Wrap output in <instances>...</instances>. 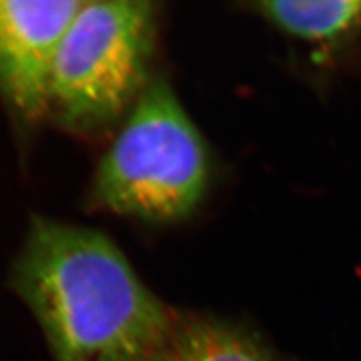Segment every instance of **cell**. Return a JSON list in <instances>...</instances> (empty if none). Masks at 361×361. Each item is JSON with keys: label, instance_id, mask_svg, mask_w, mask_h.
I'll return each instance as SVG.
<instances>
[{"label": "cell", "instance_id": "1", "mask_svg": "<svg viewBox=\"0 0 361 361\" xmlns=\"http://www.w3.org/2000/svg\"><path fill=\"white\" fill-rule=\"evenodd\" d=\"M11 280L56 361L134 358L178 318L104 233L53 219H32Z\"/></svg>", "mask_w": 361, "mask_h": 361}, {"label": "cell", "instance_id": "2", "mask_svg": "<svg viewBox=\"0 0 361 361\" xmlns=\"http://www.w3.org/2000/svg\"><path fill=\"white\" fill-rule=\"evenodd\" d=\"M209 155L172 86L152 77L97 169L92 199L118 216L154 223L188 217L209 184Z\"/></svg>", "mask_w": 361, "mask_h": 361}, {"label": "cell", "instance_id": "3", "mask_svg": "<svg viewBox=\"0 0 361 361\" xmlns=\"http://www.w3.org/2000/svg\"><path fill=\"white\" fill-rule=\"evenodd\" d=\"M158 11L148 0H85L53 63L49 115L75 133L122 121L151 80Z\"/></svg>", "mask_w": 361, "mask_h": 361}, {"label": "cell", "instance_id": "4", "mask_svg": "<svg viewBox=\"0 0 361 361\" xmlns=\"http://www.w3.org/2000/svg\"><path fill=\"white\" fill-rule=\"evenodd\" d=\"M82 0H0V94L29 122L49 116L53 63Z\"/></svg>", "mask_w": 361, "mask_h": 361}, {"label": "cell", "instance_id": "5", "mask_svg": "<svg viewBox=\"0 0 361 361\" xmlns=\"http://www.w3.org/2000/svg\"><path fill=\"white\" fill-rule=\"evenodd\" d=\"M126 361H277L255 337L216 319L178 313L172 330L143 354Z\"/></svg>", "mask_w": 361, "mask_h": 361}, {"label": "cell", "instance_id": "6", "mask_svg": "<svg viewBox=\"0 0 361 361\" xmlns=\"http://www.w3.org/2000/svg\"><path fill=\"white\" fill-rule=\"evenodd\" d=\"M255 8L289 35L318 45L341 44L361 29V0H274Z\"/></svg>", "mask_w": 361, "mask_h": 361}]
</instances>
